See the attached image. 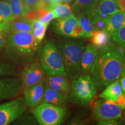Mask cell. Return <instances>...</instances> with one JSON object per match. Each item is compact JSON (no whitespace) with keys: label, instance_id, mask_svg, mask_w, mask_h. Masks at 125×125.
Returning a JSON list of instances; mask_svg holds the SVG:
<instances>
[{"label":"cell","instance_id":"6da1fadb","mask_svg":"<svg viewBox=\"0 0 125 125\" xmlns=\"http://www.w3.org/2000/svg\"><path fill=\"white\" fill-rule=\"evenodd\" d=\"M123 58L111 41L107 46L99 49L90 70V76L99 91L119 79Z\"/></svg>","mask_w":125,"mask_h":125},{"label":"cell","instance_id":"7a4b0ae2","mask_svg":"<svg viewBox=\"0 0 125 125\" xmlns=\"http://www.w3.org/2000/svg\"><path fill=\"white\" fill-rule=\"evenodd\" d=\"M40 43L31 32H10L3 49L2 58L15 65L27 63L34 60Z\"/></svg>","mask_w":125,"mask_h":125},{"label":"cell","instance_id":"3957f363","mask_svg":"<svg viewBox=\"0 0 125 125\" xmlns=\"http://www.w3.org/2000/svg\"><path fill=\"white\" fill-rule=\"evenodd\" d=\"M62 56L65 72L71 80L81 74L80 64L85 45L79 40L60 38L57 45Z\"/></svg>","mask_w":125,"mask_h":125},{"label":"cell","instance_id":"277c9868","mask_svg":"<svg viewBox=\"0 0 125 125\" xmlns=\"http://www.w3.org/2000/svg\"><path fill=\"white\" fill-rule=\"evenodd\" d=\"M70 92L73 102L79 105H85L96 97L97 87L90 75L81 74L72 80Z\"/></svg>","mask_w":125,"mask_h":125},{"label":"cell","instance_id":"5b68a950","mask_svg":"<svg viewBox=\"0 0 125 125\" xmlns=\"http://www.w3.org/2000/svg\"><path fill=\"white\" fill-rule=\"evenodd\" d=\"M40 62L48 75L67 76L57 47L53 41H47L41 51Z\"/></svg>","mask_w":125,"mask_h":125},{"label":"cell","instance_id":"8992f818","mask_svg":"<svg viewBox=\"0 0 125 125\" xmlns=\"http://www.w3.org/2000/svg\"><path fill=\"white\" fill-rule=\"evenodd\" d=\"M32 114L41 125H59L64 119L65 111L60 105L41 103L34 108Z\"/></svg>","mask_w":125,"mask_h":125},{"label":"cell","instance_id":"52a82bcc","mask_svg":"<svg viewBox=\"0 0 125 125\" xmlns=\"http://www.w3.org/2000/svg\"><path fill=\"white\" fill-rule=\"evenodd\" d=\"M53 30L56 34L68 38H88L74 14L66 18H57L54 22Z\"/></svg>","mask_w":125,"mask_h":125},{"label":"cell","instance_id":"ba28073f","mask_svg":"<svg viewBox=\"0 0 125 125\" xmlns=\"http://www.w3.org/2000/svg\"><path fill=\"white\" fill-rule=\"evenodd\" d=\"M46 72L41 62L31 61L24 65L20 73L21 80V90L23 92L32 86L44 81Z\"/></svg>","mask_w":125,"mask_h":125},{"label":"cell","instance_id":"9c48e42d","mask_svg":"<svg viewBox=\"0 0 125 125\" xmlns=\"http://www.w3.org/2000/svg\"><path fill=\"white\" fill-rule=\"evenodd\" d=\"M24 97L0 104V125H7L19 118L27 109Z\"/></svg>","mask_w":125,"mask_h":125},{"label":"cell","instance_id":"30bf717a","mask_svg":"<svg viewBox=\"0 0 125 125\" xmlns=\"http://www.w3.org/2000/svg\"><path fill=\"white\" fill-rule=\"evenodd\" d=\"M122 109L116 102L105 99L100 100L95 104L93 114L98 121L116 120L121 118Z\"/></svg>","mask_w":125,"mask_h":125},{"label":"cell","instance_id":"8fae6325","mask_svg":"<svg viewBox=\"0 0 125 125\" xmlns=\"http://www.w3.org/2000/svg\"><path fill=\"white\" fill-rule=\"evenodd\" d=\"M21 90L20 76L0 78V101L16 97Z\"/></svg>","mask_w":125,"mask_h":125},{"label":"cell","instance_id":"7c38bea8","mask_svg":"<svg viewBox=\"0 0 125 125\" xmlns=\"http://www.w3.org/2000/svg\"><path fill=\"white\" fill-rule=\"evenodd\" d=\"M121 10L115 0H97L90 8L86 14L91 20L97 16L107 18L114 13Z\"/></svg>","mask_w":125,"mask_h":125},{"label":"cell","instance_id":"4fadbf2b","mask_svg":"<svg viewBox=\"0 0 125 125\" xmlns=\"http://www.w3.org/2000/svg\"><path fill=\"white\" fill-rule=\"evenodd\" d=\"M44 86L43 81L32 86L24 91V100L27 107L34 109L42 103Z\"/></svg>","mask_w":125,"mask_h":125},{"label":"cell","instance_id":"5bb4252c","mask_svg":"<svg viewBox=\"0 0 125 125\" xmlns=\"http://www.w3.org/2000/svg\"><path fill=\"white\" fill-rule=\"evenodd\" d=\"M45 85L50 88L67 94L71 92V84L68 76L48 75L45 78Z\"/></svg>","mask_w":125,"mask_h":125},{"label":"cell","instance_id":"9a60e30c","mask_svg":"<svg viewBox=\"0 0 125 125\" xmlns=\"http://www.w3.org/2000/svg\"><path fill=\"white\" fill-rule=\"evenodd\" d=\"M98 49L93 44H88L83 53L80 64L81 74H87L91 69Z\"/></svg>","mask_w":125,"mask_h":125},{"label":"cell","instance_id":"2e32d148","mask_svg":"<svg viewBox=\"0 0 125 125\" xmlns=\"http://www.w3.org/2000/svg\"><path fill=\"white\" fill-rule=\"evenodd\" d=\"M68 99V94L53 89L48 86L44 87V92L42 103L60 105L66 103Z\"/></svg>","mask_w":125,"mask_h":125},{"label":"cell","instance_id":"e0dca14e","mask_svg":"<svg viewBox=\"0 0 125 125\" xmlns=\"http://www.w3.org/2000/svg\"><path fill=\"white\" fill-rule=\"evenodd\" d=\"M125 24V10H120L107 18L105 31L113 33Z\"/></svg>","mask_w":125,"mask_h":125},{"label":"cell","instance_id":"ac0fdd59","mask_svg":"<svg viewBox=\"0 0 125 125\" xmlns=\"http://www.w3.org/2000/svg\"><path fill=\"white\" fill-rule=\"evenodd\" d=\"M123 92L119 80L118 79L108 85L100 94V97L116 102L119 97L122 94Z\"/></svg>","mask_w":125,"mask_h":125},{"label":"cell","instance_id":"d6986e66","mask_svg":"<svg viewBox=\"0 0 125 125\" xmlns=\"http://www.w3.org/2000/svg\"><path fill=\"white\" fill-rule=\"evenodd\" d=\"M92 44L101 49L110 43V34L105 30H94L91 37Z\"/></svg>","mask_w":125,"mask_h":125},{"label":"cell","instance_id":"ffe728a7","mask_svg":"<svg viewBox=\"0 0 125 125\" xmlns=\"http://www.w3.org/2000/svg\"><path fill=\"white\" fill-rule=\"evenodd\" d=\"M31 31V20L26 17L15 18L10 21V32Z\"/></svg>","mask_w":125,"mask_h":125},{"label":"cell","instance_id":"44dd1931","mask_svg":"<svg viewBox=\"0 0 125 125\" xmlns=\"http://www.w3.org/2000/svg\"><path fill=\"white\" fill-rule=\"evenodd\" d=\"M20 73L15 65L9 63L0 56V77L20 76Z\"/></svg>","mask_w":125,"mask_h":125},{"label":"cell","instance_id":"7402d4cb","mask_svg":"<svg viewBox=\"0 0 125 125\" xmlns=\"http://www.w3.org/2000/svg\"><path fill=\"white\" fill-rule=\"evenodd\" d=\"M48 25L41 21L38 19L31 21V31L34 38L41 43L44 38Z\"/></svg>","mask_w":125,"mask_h":125},{"label":"cell","instance_id":"603a6c76","mask_svg":"<svg viewBox=\"0 0 125 125\" xmlns=\"http://www.w3.org/2000/svg\"><path fill=\"white\" fill-rule=\"evenodd\" d=\"M97 0H75L71 6L73 13L75 16L86 13Z\"/></svg>","mask_w":125,"mask_h":125},{"label":"cell","instance_id":"cb8c5ba5","mask_svg":"<svg viewBox=\"0 0 125 125\" xmlns=\"http://www.w3.org/2000/svg\"><path fill=\"white\" fill-rule=\"evenodd\" d=\"M76 16L77 17L78 19V22L84 31L86 32L87 37L90 38L92 32L95 30L91 20L87 16L86 13L79 14Z\"/></svg>","mask_w":125,"mask_h":125},{"label":"cell","instance_id":"d4e9b609","mask_svg":"<svg viewBox=\"0 0 125 125\" xmlns=\"http://www.w3.org/2000/svg\"><path fill=\"white\" fill-rule=\"evenodd\" d=\"M8 3L15 18L19 17L26 18L27 12L25 9L22 0H10Z\"/></svg>","mask_w":125,"mask_h":125},{"label":"cell","instance_id":"484cf974","mask_svg":"<svg viewBox=\"0 0 125 125\" xmlns=\"http://www.w3.org/2000/svg\"><path fill=\"white\" fill-rule=\"evenodd\" d=\"M56 16V19L66 18L73 15L71 7L68 4L66 3H60L57 4L53 9H52Z\"/></svg>","mask_w":125,"mask_h":125},{"label":"cell","instance_id":"4316f807","mask_svg":"<svg viewBox=\"0 0 125 125\" xmlns=\"http://www.w3.org/2000/svg\"><path fill=\"white\" fill-rule=\"evenodd\" d=\"M110 41L125 49V24L118 30L110 34Z\"/></svg>","mask_w":125,"mask_h":125},{"label":"cell","instance_id":"83f0119b","mask_svg":"<svg viewBox=\"0 0 125 125\" xmlns=\"http://www.w3.org/2000/svg\"><path fill=\"white\" fill-rule=\"evenodd\" d=\"M15 19L8 2L0 1V19L10 21Z\"/></svg>","mask_w":125,"mask_h":125},{"label":"cell","instance_id":"f1b7e54d","mask_svg":"<svg viewBox=\"0 0 125 125\" xmlns=\"http://www.w3.org/2000/svg\"><path fill=\"white\" fill-rule=\"evenodd\" d=\"M37 11L38 13V19L46 24L49 25L52 20L56 19L55 14L52 10L41 8L37 10Z\"/></svg>","mask_w":125,"mask_h":125},{"label":"cell","instance_id":"f546056e","mask_svg":"<svg viewBox=\"0 0 125 125\" xmlns=\"http://www.w3.org/2000/svg\"><path fill=\"white\" fill-rule=\"evenodd\" d=\"M107 18L97 16L92 19V23L95 30H105Z\"/></svg>","mask_w":125,"mask_h":125},{"label":"cell","instance_id":"4dcf8cb0","mask_svg":"<svg viewBox=\"0 0 125 125\" xmlns=\"http://www.w3.org/2000/svg\"><path fill=\"white\" fill-rule=\"evenodd\" d=\"M23 5L26 11L36 10L38 0H22Z\"/></svg>","mask_w":125,"mask_h":125},{"label":"cell","instance_id":"1f68e13d","mask_svg":"<svg viewBox=\"0 0 125 125\" xmlns=\"http://www.w3.org/2000/svg\"><path fill=\"white\" fill-rule=\"evenodd\" d=\"M51 0H38V4L37 5L36 10L43 8L50 10V7H51Z\"/></svg>","mask_w":125,"mask_h":125},{"label":"cell","instance_id":"d6a6232c","mask_svg":"<svg viewBox=\"0 0 125 125\" xmlns=\"http://www.w3.org/2000/svg\"><path fill=\"white\" fill-rule=\"evenodd\" d=\"M9 34L7 32H0V52L3 51Z\"/></svg>","mask_w":125,"mask_h":125},{"label":"cell","instance_id":"836d02e7","mask_svg":"<svg viewBox=\"0 0 125 125\" xmlns=\"http://www.w3.org/2000/svg\"><path fill=\"white\" fill-rule=\"evenodd\" d=\"M0 32H10V21L0 19Z\"/></svg>","mask_w":125,"mask_h":125},{"label":"cell","instance_id":"e575fe53","mask_svg":"<svg viewBox=\"0 0 125 125\" xmlns=\"http://www.w3.org/2000/svg\"><path fill=\"white\" fill-rule=\"evenodd\" d=\"M116 103L122 108L123 109H125V94H122L119 97L116 101Z\"/></svg>","mask_w":125,"mask_h":125},{"label":"cell","instance_id":"d590c367","mask_svg":"<svg viewBox=\"0 0 125 125\" xmlns=\"http://www.w3.org/2000/svg\"><path fill=\"white\" fill-rule=\"evenodd\" d=\"M99 125H115L118 124V122L115 119L105 120V121H98Z\"/></svg>","mask_w":125,"mask_h":125},{"label":"cell","instance_id":"8d00e7d4","mask_svg":"<svg viewBox=\"0 0 125 125\" xmlns=\"http://www.w3.org/2000/svg\"><path fill=\"white\" fill-rule=\"evenodd\" d=\"M115 2L121 10H125V0H116Z\"/></svg>","mask_w":125,"mask_h":125},{"label":"cell","instance_id":"74e56055","mask_svg":"<svg viewBox=\"0 0 125 125\" xmlns=\"http://www.w3.org/2000/svg\"><path fill=\"white\" fill-rule=\"evenodd\" d=\"M62 2V0H51L50 10H52L57 4Z\"/></svg>","mask_w":125,"mask_h":125},{"label":"cell","instance_id":"f35d334b","mask_svg":"<svg viewBox=\"0 0 125 125\" xmlns=\"http://www.w3.org/2000/svg\"><path fill=\"white\" fill-rule=\"evenodd\" d=\"M119 82L123 92H125V75L122 76V78L121 80L119 81Z\"/></svg>","mask_w":125,"mask_h":125},{"label":"cell","instance_id":"ab89813d","mask_svg":"<svg viewBox=\"0 0 125 125\" xmlns=\"http://www.w3.org/2000/svg\"><path fill=\"white\" fill-rule=\"evenodd\" d=\"M125 75V56H124L122 64V73H121V76Z\"/></svg>","mask_w":125,"mask_h":125},{"label":"cell","instance_id":"60d3db41","mask_svg":"<svg viewBox=\"0 0 125 125\" xmlns=\"http://www.w3.org/2000/svg\"><path fill=\"white\" fill-rule=\"evenodd\" d=\"M74 1V0H62V3H66V4H71Z\"/></svg>","mask_w":125,"mask_h":125},{"label":"cell","instance_id":"b9f144b4","mask_svg":"<svg viewBox=\"0 0 125 125\" xmlns=\"http://www.w3.org/2000/svg\"><path fill=\"white\" fill-rule=\"evenodd\" d=\"M121 123H122V124L125 125V112L124 115H123L122 119V120H121Z\"/></svg>","mask_w":125,"mask_h":125},{"label":"cell","instance_id":"7bdbcfd3","mask_svg":"<svg viewBox=\"0 0 125 125\" xmlns=\"http://www.w3.org/2000/svg\"><path fill=\"white\" fill-rule=\"evenodd\" d=\"M10 0H0V1H2V2H9V1Z\"/></svg>","mask_w":125,"mask_h":125},{"label":"cell","instance_id":"ee69618b","mask_svg":"<svg viewBox=\"0 0 125 125\" xmlns=\"http://www.w3.org/2000/svg\"></svg>","mask_w":125,"mask_h":125},{"label":"cell","instance_id":"f6af8a7d","mask_svg":"<svg viewBox=\"0 0 125 125\" xmlns=\"http://www.w3.org/2000/svg\"><path fill=\"white\" fill-rule=\"evenodd\" d=\"M116 1V0H115V1Z\"/></svg>","mask_w":125,"mask_h":125}]
</instances>
